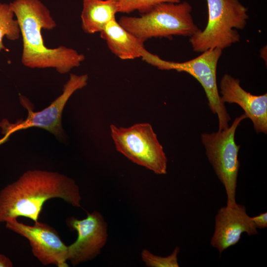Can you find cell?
I'll return each mask as SVG.
<instances>
[{
    "label": "cell",
    "instance_id": "cell-1",
    "mask_svg": "<svg viewBox=\"0 0 267 267\" xmlns=\"http://www.w3.org/2000/svg\"><path fill=\"white\" fill-rule=\"evenodd\" d=\"M9 5L18 21L23 41L22 64L30 68H54L61 74L79 67L85 56L76 50L60 45L46 46L42 29L51 30L56 23L49 10L40 0H14Z\"/></svg>",
    "mask_w": 267,
    "mask_h": 267
},
{
    "label": "cell",
    "instance_id": "cell-2",
    "mask_svg": "<svg viewBox=\"0 0 267 267\" xmlns=\"http://www.w3.org/2000/svg\"><path fill=\"white\" fill-rule=\"evenodd\" d=\"M59 198L81 207V196L73 179L58 173L28 171L0 192V222L22 216L39 222L46 201Z\"/></svg>",
    "mask_w": 267,
    "mask_h": 267
},
{
    "label": "cell",
    "instance_id": "cell-3",
    "mask_svg": "<svg viewBox=\"0 0 267 267\" xmlns=\"http://www.w3.org/2000/svg\"><path fill=\"white\" fill-rule=\"evenodd\" d=\"M191 11L192 7L187 1L163 2L139 17L122 16L118 22L143 42L152 38L170 39L173 36L190 38L199 30Z\"/></svg>",
    "mask_w": 267,
    "mask_h": 267
},
{
    "label": "cell",
    "instance_id": "cell-4",
    "mask_svg": "<svg viewBox=\"0 0 267 267\" xmlns=\"http://www.w3.org/2000/svg\"><path fill=\"white\" fill-rule=\"evenodd\" d=\"M208 18L203 30L190 37L197 52L216 48L223 50L240 41L237 31L244 29L249 18L248 9L239 0H207Z\"/></svg>",
    "mask_w": 267,
    "mask_h": 267
},
{
    "label": "cell",
    "instance_id": "cell-5",
    "mask_svg": "<svg viewBox=\"0 0 267 267\" xmlns=\"http://www.w3.org/2000/svg\"><path fill=\"white\" fill-rule=\"evenodd\" d=\"M222 54V50L216 48L201 52L191 60L178 62L163 60L146 50L141 58L158 69L184 72L195 78L204 89L210 110L217 115L219 130H222L229 127L231 118L221 101L217 83L218 63Z\"/></svg>",
    "mask_w": 267,
    "mask_h": 267
},
{
    "label": "cell",
    "instance_id": "cell-6",
    "mask_svg": "<svg viewBox=\"0 0 267 267\" xmlns=\"http://www.w3.org/2000/svg\"><path fill=\"white\" fill-rule=\"evenodd\" d=\"M246 118L247 116L244 113L235 118L227 129L203 133L201 135L207 158L225 188L228 206L237 203L236 190L240 167L238 156L240 146L235 142V134L238 126Z\"/></svg>",
    "mask_w": 267,
    "mask_h": 267
},
{
    "label": "cell",
    "instance_id": "cell-7",
    "mask_svg": "<svg viewBox=\"0 0 267 267\" xmlns=\"http://www.w3.org/2000/svg\"><path fill=\"white\" fill-rule=\"evenodd\" d=\"M110 128L118 152L156 174L167 173V158L150 124L138 123L128 128L111 125Z\"/></svg>",
    "mask_w": 267,
    "mask_h": 267
},
{
    "label": "cell",
    "instance_id": "cell-8",
    "mask_svg": "<svg viewBox=\"0 0 267 267\" xmlns=\"http://www.w3.org/2000/svg\"><path fill=\"white\" fill-rule=\"evenodd\" d=\"M87 74L77 75L70 74L69 79L64 85L63 92L49 106L39 112H34L33 105L25 96L20 95L21 105L28 110V115L25 120H20L14 124H10L6 120L0 123L2 133L7 139L13 132L32 127H39L50 132L60 138L65 137L62 127L61 117L63 108L70 96L78 89L87 85Z\"/></svg>",
    "mask_w": 267,
    "mask_h": 267
},
{
    "label": "cell",
    "instance_id": "cell-9",
    "mask_svg": "<svg viewBox=\"0 0 267 267\" xmlns=\"http://www.w3.org/2000/svg\"><path fill=\"white\" fill-rule=\"evenodd\" d=\"M67 223L71 229L77 231L76 240L67 246V259L73 266L96 257L106 243L107 225L102 215L96 211L88 213L85 219L69 218Z\"/></svg>",
    "mask_w": 267,
    "mask_h": 267
},
{
    "label": "cell",
    "instance_id": "cell-10",
    "mask_svg": "<svg viewBox=\"0 0 267 267\" xmlns=\"http://www.w3.org/2000/svg\"><path fill=\"white\" fill-rule=\"evenodd\" d=\"M6 227L26 238L32 247L33 254L44 265L54 264L58 267H68V247L56 231L49 225L40 222L32 226L11 219L5 222Z\"/></svg>",
    "mask_w": 267,
    "mask_h": 267
},
{
    "label": "cell",
    "instance_id": "cell-11",
    "mask_svg": "<svg viewBox=\"0 0 267 267\" xmlns=\"http://www.w3.org/2000/svg\"><path fill=\"white\" fill-rule=\"evenodd\" d=\"M215 221L210 244L220 254L236 244L243 233L249 236L258 234L251 217L247 213L245 206L241 204L222 207L218 211Z\"/></svg>",
    "mask_w": 267,
    "mask_h": 267
},
{
    "label": "cell",
    "instance_id": "cell-12",
    "mask_svg": "<svg viewBox=\"0 0 267 267\" xmlns=\"http://www.w3.org/2000/svg\"><path fill=\"white\" fill-rule=\"evenodd\" d=\"M222 102L236 103L244 111L257 134L267 133V93L256 95L246 91L240 85L238 79L225 74L220 84Z\"/></svg>",
    "mask_w": 267,
    "mask_h": 267
},
{
    "label": "cell",
    "instance_id": "cell-13",
    "mask_svg": "<svg viewBox=\"0 0 267 267\" xmlns=\"http://www.w3.org/2000/svg\"><path fill=\"white\" fill-rule=\"evenodd\" d=\"M111 52L123 60L141 57L146 50L143 41L123 27L114 18L100 32Z\"/></svg>",
    "mask_w": 267,
    "mask_h": 267
},
{
    "label": "cell",
    "instance_id": "cell-14",
    "mask_svg": "<svg viewBox=\"0 0 267 267\" xmlns=\"http://www.w3.org/2000/svg\"><path fill=\"white\" fill-rule=\"evenodd\" d=\"M118 12L115 0H83L81 27L86 34L100 32Z\"/></svg>",
    "mask_w": 267,
    "mask_h": 267
},
{
    "label": "cell",
    "instance_id": "cell-15",
    "mask_svg": "<svg viewBox=\"0 0 267 267\" xmlns=\"http://www.w3.org/2000/svg\"><path fill=\"white\" fill-rule=\"evenodd\" d=\"M9 4L0 2V51L9 50L3 45V39L6 37L11 41L18 39L20 30L16 19Z\"/></svg>",
    "mask_w": 267,
    "mask_h": 267
},
{
    "label": "cell",
    "instance_id": "cell-16",
    "mask_svg": "<svg viewBox=\"0 0 267 267\" xmlns=\"http://www.w3.org/2000/svg\"><path fill=\"white\" fill-rule=\"evenodd\" d=\"M118 12L129 13L135 10L144 14L156 5L163 2L179 3L182 0H115Z\"/></svg>",
    "mask_w": 267,
    "mask_h": 267
},
{
    "label": "cell",
    "instance_id": "cell-17",
    "mask_svg": "<svg viewBox=\"0 0 267 267\" xmlns=\"http://www.w3.org/2000/svg\"><path fill=\"white\" fill-rule=\"evenodd\" d=\"M179 250V247L176 246L170 255L161 257L144 249L141 253V259L145 265L149 267H178V256Z\"/></svg>",
    "mask_w": 267,
    "mask_h": 267
},
{
    "label": "cell",
    "instance_id": "cell-18",
    "mask_svg": "<svg viewBox=\"0 0 267 267\" xmlns=\"http://www.w3.org/2000/svg\"><path fill=\"white\" fill-rule=\"evenodd\" d=\"M254 224L257 228L264 229L267 227V213H260L259 215L251 217Z\"/></svg>",
    "mask_w": 267,
    "mask_h": 267
},
{
    "label": "cell",
    "instance_id": "cell-19",
    "mask_svg": "<svg viewBox=\"0 0 267 267\" xmlns=\"http://www.w3.org/2000/svg\"><path fill=\"white\" fill-rule=\"evenodd\" d=\"M13 264L9 258L0 254V267H11Z\"/></svg>",
    "mask_w": 267,
    "mask_h": 267
}]
</instances>
